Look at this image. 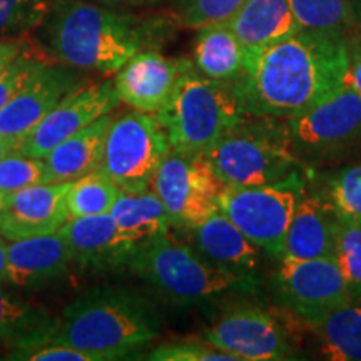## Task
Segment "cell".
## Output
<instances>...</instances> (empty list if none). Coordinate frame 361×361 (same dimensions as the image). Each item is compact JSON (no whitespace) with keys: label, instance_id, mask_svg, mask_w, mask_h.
<instances>
[{"label":"cell","instance_id":"6da1fadb","mask_svg":"<svg viewBox=\"0 0 361 361\" xmlns=\"http://www.w3.org/2000/svg\"><path fill=\"white\" fill-rule=\"evenodd\" d=\"M348 40L316 30L296 34L246 56L236 90L246 114L291 119L345 84Z\"/></svg>","mask_w":361,"mask_h":361},{"label":"cell","instance_id":"7a4b0ae2","mask_svg":"<svg viewBox=\"0 0 361 361\" xmlns=\"http://www.w3.org/2000/svg\"><path fill=\"white\" fill-rule=\"evenodd\" d=\"M161 328V316L146 298L124 288L99 286L66 306L49 335L37 343L69 345L96 361L124 360L154 341Z\"/></svg>","mask_w":361,"mask_h":361},{"label":"cell","instance_id":"3957f363","mask_svg":"<svg viewBox=\"0 0 361 361\" xmlns=\"http://www.w3.org/2000/svg\"><path fill=\"white\" fill-rule=\"evenodd\" d=\"M42 42L72 69L117 72L146 49L152 29L137 17L82 0H54L40 25Z\"/></svg>","mask_w":361,"mask_h":361},{"label":"cell","instance_id":"277c9868","mask_svg":"<svg viewBox=\"0 0 361 361\" xmlns=\"http://www.w3.org/2000/svg\"><path fill=\"white\" fill-rule=\"evenodd\" d=\"M202 156L224 186L233 188L278 183L296 173L300 164L286 123L250 114L216 139Z\"/></svg>","mask_w":361,"mask_h":361},{"label":"cell","instance_id":"5b68a950","mask_svg":"<svg viewBox=\"0 0 361 361\" xmlns=\"http://www.w3.org/2000/svg\"><path fill=\"white\" fill-rule=\"evenodd\" d=\"M154 116L168 135L171 147L184 152H204L247 114L234 82L206 78L192 61H180L173 96Z\"/></svg>","mask_w":361,"mask_h":361},{"label":"cell","instance_id":"8992f818","mask_svg":"<svg viewBox=\"0 0 361 361\" xmlns=\"http://www.w3.org/2000/svg\"><path fill=\"white\" fill-rule=\"evenodd\" d=\"M129 268L176 305H192L229 291H252L255 276H243L209 263L194 247L162 236L137 251Z\"/></svg>","mask_w":361,"mask_h":361},{"label":"cell","instance_id":"52a82bcc","mask_svg":"<svg viewBox=\"0 0 361 361\" xmlns=\"http://www.w3.org/2000/svg\"><path fill=\"white\" fill-rule=\"evenodd\" d=\"M171 144L154 114L130 111L114 117L107 129L99 171L121 191L151 189Z\"/></svg>","mask_w":361,"mask_h":361},{"label":"cell","instance_id":"ba28073f","mask_svg":"<svg viewBox=\"0 0 361 361\" xmlns=\"http://www.w3.org/2000/svg\"><path fill=\"white\" fill-rule=\"evenodd\" d=\"M300 174L261 186H224L219 211L261 250L281 256L291 219L305 194Z\"/></svg>","mask_w":361,"mask_h":361},{"label":"cell","instance_id":"9c48e42d","mask_svg":"<svg viewBox=\"0 0 361 361\" xmlns=\"http://www.w3.org/2000/svg\"><path fill=\"white\" fill-rule=\"evenodd\" d=\"M151 188L168 211L171 224L192 229L218 213L224 184L202 152L171 147Z\"/></svg>","mask_w":361,"mask_h":361},{"label":"cell","instance_id":"30bf717a","mask_svg":"<svg viewBox=\"0 0 361 361\" xmlns=\"http://www.w3.org/2000/svg\"><path fill=\"white\" fill-rule=\"evenodd\" d=\"M298 157H322L361 141V96L348 84L284 121Z\"/></svg>","mask_w":361,"mask_h":361},{"label":"cell","instance_id":"8fae6325","mask_svg":"<svg viewBox=\"0 0 361 361\" xmlns=\"http://www.w3.org/2000/svg\"><path fill=\"white\" fill-rule=\"evenodd\" d=\"M274 286L283 305L311 326L350 300L351 290L336 256L314 259L279 258Z\"/></svg>","mask_w":361,"mask_h":361},{"label":"cell","instance_id":"7c38bea8","mask_svg":"<svg viewBox=\"0 0 361 361\" xmlns=\"http://www.w3.org/2000/svg\"><path fill=\"white\" fill-rule=\"evenodd\" d=\"M201 340L233 355L236 361L295 358L288 329L276 316L256 306L228 310L202 333Z\"/></svg>","mask_w":361,"mask_h":361},{"label":"cell","instance_id":"4fadbf2b","mask_svg":"<svg viewBox=\"0 0 361 361\" xmlns=\"http://www.w3.org/2000/svg\"><path fill=\"white\" fill-rule=\"evenodd\" d=\"M119 102L112 80L78 87L22 139L17 152L44 159L57 144L92 124L99 117L111 114Z\"/></svg>","mask_w":361,"mask_h":361},{"label":"cell","instance_id":"5bb4252c","mask_svg":"<svg viewBox=\"0 0 361 361\" xmlns=\"http://www.w3.org/2000/svg\"><path fill=\"white\" fill-rule=\"evenodd\" d=\"M78 87H80V79L72 67L49 66L44 62L29 82L0 111V134L20 142Z\"/></svg>","mask_w":361,"mask_h":361},{"label":"cell","instance_id":"9a60e30c","mask_svg":"<svg viewBox=\"0 0 361 361\" xmlns=\"http://www.w3.org/2000/svg\"><path fill=\"white\" fill-rule=\"evenodd\" d=\"M72 183H42L8 194L0 236L7 241L57 233L69 219L67 194Z\"/></svg>","mask_w":361,"mask_h":361},{"label":"cell","instance_id":"2e32d148","mask_svg":"<svg viewBox=\"0 0 361 361\" xmlns=\"http://www.w3.org/2000/svg\"><path fill=\"white\" fill-rule=\"evenodd\" d=\"M179 72L180 61L142 49L116 72L112 82L121 102L134 111L157 114L173 96Z\"/></svg>","mask_w":361,"mask_h":361},{"label":"cell","instance_id":"e0dca14e","mask_svg":"<svg viewBox=\"0 0 361 361\" xmlns=\"http://www.w3.org/2000/svg\"><path fill=\"white\" fill-rule=\"evenodd\" d=\"M72 252L61 233L11 241L7 247L6 284L17 290H39L69 269Z\"/></svg>","mask_w":361,"mask_h":361},{"label":"cell","instance_id":"ac0fdd59","mask_svg":"<svg viewBox=\"0 0 361 361\" xmlns=\"http://www.w3.org/2000/svg\"><path fill=\"white\" fill-rule=\"evenodd\" d=\"M341 218L326 196L303 194L279 258L314 259L336 256Z\"/></svg>","mask_w":361,"mask_h":361},{"label":"cell","instance_id":"d6986e66","mask_svg":"<svg viewBox=\"0 0 361 361\" xmlns=\"http://www.w3.org/2000/svg\"><path fill=\"white\" fill-rule=\"evenodd\" d=\"M116 221L117 246L128 264L137 251L168 236L171 219L164 204L152 189L139 192L121 191L111 211Z\"/></svg>","mask_w":361,"mask_h":361},{"label":"cell","instance_id":"ffe728a7","mask_svg":"<svg viewBox=\"0 0 361 361\" xmlns=\"http://www.w3.org/2000/svg\"><path fill=\"white\" fill-rule=\"evenodd\" d=\"M192 245L209 263L243 276H252L259 264L258 245L251 241L228 216L214 213L191 229Z\"/></svg>","mask_w":361,"mask_h":361},{"label":"cell","instance_id":"44dd1931","mask_svg":"<svg viewBox=\"0 0 361 361\" xmlns=\"http://www.w3.org/2000/svg\"><path fill=\"white\" fill-rule=\"evenodd\" d=\"M114 119L106 114L85 126L44 157V183H74L99 169L107 129Z\"/></svg>","mask_w":361,"mask_h":361},{"label":"cell","instance_id":"7402d4cb","mask_svg":"<svg viewBox=\"0 0 361 361\" xmlns=\"http://www.w3.org/2000/svg\"><path fill=\"white\" fill-rule=\"evenodd\" d=\"M72 252V263L92 269L124 266L117 246L116 221L111 213L69 218L59 229Z\"/></svg>","mask_w":361,"mask_h":361},{"label":"cell","instance_id":"603a6c76","mask_svg":"<svg viewBox=\"0 0 361 361\" xmlns=\"http://www.w3.org/2000/svg\"><path fill=\"white\" fill-rule=\"evenodd\" d=\"M226 24L247 51L278 42L301 30L290 0H246Z\"/></svg>","mask_w":361,"mask_h":361},{"label":"cell","instance_id":"cb8c5ba5","mask_svg":"<svg viewBox=\"0 0 361 361\" xmlns=\"http://www.w3.org/2000/svg\"><path fill=\"white\" fill-rule=\"evenodd\" d=\"M247 49L226 22L197 29L192 49V64L206 78L221 82H236L246 67Z\"/></svg>","mask_w":361,"mask_h":361},{"label":"cell","instance_id":"d4e9b609","mask_svg":"<svg viewBox=\"0 0 361 361\" xmlns=\"http://www.w3.org/2000/svg\"><path fill=\"white\" fill-rule=\"evenodd\" d=\"M310 328L326 360L361 361V296H351Z\"/></svg>","mask_w":361,"mask_h":361},{"label":"cell","instance_id":"484cf974","mask_svg":"<svg viewBox=\"0 0 361 361\" xmlns=\"http://www.w3.org/2000/svg\"><path fill=\"white\" fill-rule=\"evenodd\" d=\"M301 29L350 40L361 34V0H290Z\"/></svg>","mask_w":361,"mask_h":361},{"label":"cell","instance_id":"4316f807","mask_svg":"<svg viewBox=\"0 0 361 361\" xmlns=\"http://www.w3.org/2000/svg\"><path fill=\"white\" fill-rule=\"evenodd\" d=\"M56 318L40 306L25 303L0 284V341L12 348L32 345L49 335Z\"/></svg>","mask_w":361,"mask_h":361},{"label":"cell","instance_id":"83f0119b","mask_svg":"<svg viewBox=\"0 0 361 361\" xmlns=\"http://www.w3.org/2000/svg\"><path fill=\"white\" fill-rule=\"evenodd\" d=\"M119 194L121 189L107 176L94 171L72 183L67 194L69 218L111 213Z\"/></svg>","mask_w":361,"mask_h":361},{"label":"cell","instance_id":"f1b7e54d","mask_svg":"<svg viewBox=\"0 0 361 361\" xmlns=\"http://www.w3.org/2000/svg\"><path fill=\"white\" fill-rule=\"evenodd\" d=\"M54 0H0V37H13L37 29Z\"/></svg>","mask_w":361,"mask_h":361},{"label":"cell","instance_id":"f546056e","mask_svg":"<svg viewBox=\"0 0 361 361\" xmlns=\"http://www.w3.org/2000/svg\"><path fill=\"white\" fill-rule=\"evenodd\" d=\"M326 197L340 218L361 224V164L346 166L333 174Z\"/></svg>","mask_w":361,"mask_h":361},{"label":"cell","instance_id":"4dcf8cb0","mask_svg":"<svg viewBox=\"0 0 361 361\" xmlns=\"http://www.w3.org/2000/svg\"><path fill=\"white\" fill-rule=\"evenodd\" d=\"M336 259L351 295L361 296V224L341 218Z\"/></svg>","mask_w":361,"mask_h":361},{"label":"cell","instance_id":"1f68e13d","mask_svg":"<svg viewBox=\"0 0 361 361\" xmlns=\"http://www.w3.org/2000/svg\"><path fill=\"white\" fill-rule=\"evenodd\" d=\"M44 176V159L24 156L17 151L0 159V191L7 196L34 184H42Z\"/></svg>","mask_w":361,"mask_h":361},{"label":"cell","instance_id":"d6a6232c","mask_svg":"<svg viewBox=\"0 0 361 361\" xmlns=\"http://www.w3.org/2000/svg\"><path fill=\"white\" fill-rule=\"evenodd\" d=\"M246 0H179V20L189 29L228 22Z\"/></svg>","mask_w":361,"mask_h":361},{"label":"cell","instance_id":"836d02e7","mask_svg":"<svg viewBox=\"0 0 361 361\" xmlns=\"http://www.w3.org/2000/svg\"><path fill=\"white\" fill-rule=\"evenodd\" d=\"M154 361H236L233 355L224 353L206 341H178L164 343L151 350L146 356Z\"/></svg>","mask_w":361,"mask_h":361},{"label":"cell","instance_id":"e575fe53","mask_svg":"<svg viewBox=\"0 0 361 361\" xmlns=\"http://www.w3.org/2000/svg\"><path fill=\"white\" fill-rule=\"evenodd\" d=\"M7 358L22 361H96L92 355L56 341H42L12 348Z\"/></svg>","mask_w":361,"mask_h":361},{"label":"cell","instance_id":"d590c367","mask_svg":"<svg viewBox=\"0 0 361 361\" xmlns=\"http://www.w3.org/2000/svg\"><path fill=\"white\" fill-rule=\"evenodd\" d=\"M42 64V61H39V59L32 57L24 51L0 74V111L29 82V79L32 78Z\"/></svg>","mask_w":361,"mask_h":361},{"label":"cell","instance_id":"8d00e7d4","mask_svg":"<svg viewBox=\"0 0 361 361\" xmlns=\"http://www.w3.org/2000/svg\"><path fill=\"white\" fill-rule=\"evenodd\" d=\"M345 82L361 96V34L348 40V71Z\"/></svg>","mask_w":361,"mask_h":361},{"label":"cell","instance_id":"74e56055","mask_svg":"<svg viewBox=\"0 0 361 361\" xmlns=\"http://www.w3.org/2000/svg\"><path fill=\"white\" fill-rule=\"evenodd\" d=\"M25 51V44L20 39L0 37V74Z\"/></svg>","mask_w":361,"mask_h":361},{"label":"cell","instance_id":"f35d334b","mask_svg":"<svg viewBox=\"0 0 361 361\" xmlns=\"http://www.w3.org/2000/svg\"><path fill=\"white\" fill-rule=\"evenodd\" d=\"M106 7H134V6H147V4L159 2V0H97Z\"/></svg>","mask_w":361,"mask_h":361},{"label":"cell","instance_id":"ab89813d","mask_svg":"<svg viewBox=\"0 0 361 361\" xmlns=\"http://www.w3.org/2000/svg\"><path fill=\"white\" fill-rule=\"evenodd\" d=\"M19 144L20 142L16 141V139L0 134V159H2V157H6L7 154H11V152L17 151Z\"/></svg>","mask_w":361,"mask_h":361},{"label":"cell","instance_id":"60d3db41","mask_svg":"<svg viewBox=\"0 0 361 361\" xmlns=\"http://www.w3.org/2000/svg\"><path fill=\"white\" fill-rule=\"evenodd\" d=\"M7 239L0 236V284H6V266H7Z\"/></svg>","mask_w":361,"mask_h":361},{"label":"cell","instance_id":"b9f144b4","mask_svg":"<svg viewBox=\"0 0 361 361\" xmlns=\"http://www.w3.org/2000/svg\"><path fill=\"white\" fill-rule=\"evenodd\" d=\"M6 200H7V194L0 191V211H4V207H6Z\"/></svg>","mask_w":361,"mask_h":361},{"label":"cell","instance_id":"7bdbcfd3","mask_svg":"<svg viewBox=\"0 0 361 361\" xmlns=\"http://www.w3.org/2000/svg\"><path fill=\"white\" fill-rule=\"evenodd\" d=\"M2 221H4V214L2 211H0V229H2Z\"/></svg>","mask_w":361,"mask_h":361}]
</instances>
